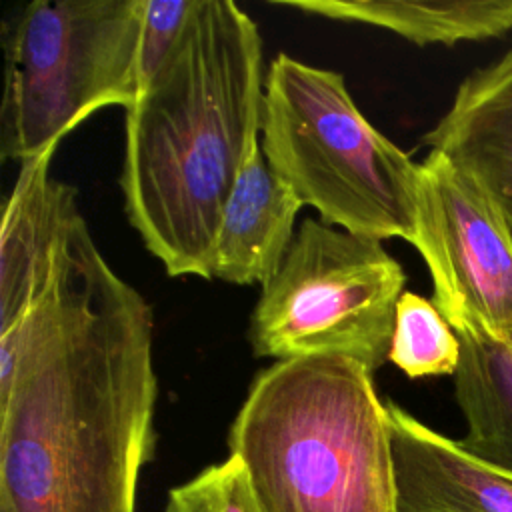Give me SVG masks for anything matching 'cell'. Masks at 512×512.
<instances>
[{
    "mask_svg": "<svg viewBox=\"0 0 512 512\" xmlns=\"http://www.w3.org/2000/svg\"><path fill=\"white\" fill-rule=\"evenodd\" d=\"M146 298L80 218L30 312L0 334V512H134L158 378Z\"/></svg>",
    "mask_w": 512,
    "mask_h": 512,
    "instance_id": "1",
    "label": "cell"
},
{
    "mask_svg": "<svg viewBox=\"0 0 512 512\" xmlns=\"http://www.w3.org/2000/svg\"><path fill=\"white\" fill-rule=\"evenodd\" d=\"M262 38L232 0H198L124 120V210L168 276L212 278L218 228L260 146Z\"/></svg>",
    "mask_w": 512,
    "mask_h": 512,
    "instance_id": "2",
    "label": "cell"
},
{
    "mask_svg": "<svg viewBox=\"0 0 512 512\" xmlns=\"http://www.w3.org/2000/svg\"><path fill=\"white\" fill-rule=\"evenodd\" d=\"M230 456L264 512H398L388 408L360 362L278 360L250 384Z\"/></svg>",
    "mask_w": 512,
    "mask_h": 512,
    "instance_id": "3",
    "label": "cell"
},
{
    "mask_svg": "<svg viewBox=\"0 0 512 512\" xmlns=\"http://www.w3.org/2000/svg\"><path fill=\"white\" fill-rule=\"evenodd\" d=\"M260 134L268 166L324 224L416 248L420 164L368 122L340 72L278 54Z\"/></svg>",
    "mask_w": 512,
    "mask_h": 512,
    "instance_id": "4",
    "label": "cell"
},
{
    "mask_svg": "<svg viewBox=\"0 0 512 512\" xmlns=\"http://www.w3.org/2000/svg\"><path fill=\"white\" fill-rule=\"evenodd\" d=\"M144 0H34L4 24L0 154L26 162L90 114L134 106Z\"/></svg>",
    "mask_w": 512,
    "mask_h": 512,
    "instance_id": "5",
    "label": "cell"
},
{
    "mask_svg": "<svg viewBox=\"0 0 512 512\" xmlns=\"http://www.w3.org/2000/svg\"><path fill=\"white\" fill-rule=\"evenodd\" d=\"M406 274L382 240L306 218L250 318L258 358L348 356L370 372L390 354Z\"/></svg>",
    "mask_w": 512,
    "mask_h": 512,
    "instance_id": "6",
    "label": "cell"
},
{
    "mask_svg": "<svg viewBox=\"0 0 512 512\" xmlns=\"http://www.w3.org/2000/svg\"><path fill=\"white\" fill-rule=\"evenodd\" d=\"M418 244L454 328L512 346V238L494 198L446 154L420 162Z\"/></svg>",
    "mask_w": 512,
    "mask_h": 512,
    "instance_id": "7",
    "label": "cell"
},
{
    "mask_svg": "<svg viewBox=\"0 0 512 512\" xmlns=\"http://www.w3.org/2000/svg\"><path fill=\"white\" fill-rule=\"evenodd\" d=\"M54 150L20 164L2 210L0 334L14 328L50 284L74 224L76 190L50 174Z\"/></svg>",
    "mask_w": 512,
    "mask_h": 512,
    "instance_id": "8",
    "label": "cell"
},
{
    "mask_svg": "<svg viewBox=\"0 0 512 512\" xmlns=\"http://www.w3.org/2000/svg\"><path fill=\"white\" fill-rule=\"evenodd\" d=\"M398 512H512V476L386 402Z\"/></svg>",
    "mask_w": 512,
    "mask_h": 512,
    "instance_id": "9",
    "label": "cell"
},
{
    "mask_svg": "<svg viewBox=\"0 0 512 512\" xmlns=\"http://www.w3.org/2000/svg\"><path fill=\"white\" fill-rule=\"evenodd\" d=\"M302 206L294 190L268 166L260 144L246 160L226 204L212 254V278L266 286L290 250Z\"/></svg>",
    "mask_w": 512,
    "mask_h": 512,
    "instance_id": "10",
    "label": "cell"
},
{
    "mask_svg": "<svg viewBox=\"0 0 512 512\" xmlns=\"http://www.w3.org/2000/svg\"><path fill=\"white\" fill-rule=\"evenodd\" d=\"M422 142L470 174L498 206L512 196V50L460 82Z\"/></svg>",
    "mask_w": 512,
    "mask_h": 512,
    "instance_id": "11",
    "label": "cell"
},
{
    "mask_svg": "<svg viewBox=\"0 0 512 512\" xmlns=\"http://www.w3.org/2000/svg\"><path fill=\"white\" fill-rule=\"evenodd\" d=\"M274 6L388 28L418 44L452 46L512 30V0H274Z\"/></svg>",
    "mask_w": 512,
    "mask_h": 512,
    "instance_id": "12",
    "label": "cell"
},
{
    "mask_svg": "<svg viewBox=\"0 0 512 512\" xmlns=\"http://www.w3.org/2000/svg\"><path fill=\"white\" fill-rule=\"evenodd\" d=\"M460 362L454 398L466 422L460 448L512 476V346L474 332H456Z\"/></svg>",
    "mask_w": 512,
    "mask_h": 512,
    "instance_id": "13",
    "label": "cell"
},
{
    "mask_svg": "<svg viewBox=\"0 0 512 512\" xmlns=\"http://www.w3.org/2000/svg\"><path fill=\"white\" fill-rule=\"evenodd\" d=\"M388 360L410 378L454 374L460 338L432 300L406 290L396 306Z\"/></svg>",
    "mask_w": 512,
    "mask_h": 512,
    "instance_id": "14",
    "label": "cell"
},
{
    "mask_svg": "<svg viewBox=\"0 0 512 512\" xmlns=\"http://www.w3.org/2000/svg\"><path fill=\"white\" fill-rule=\"evenodd\" d=\"M166 512H264L236 456L204 468L168 492Z\"/></svg>",
    "mask_w": 512,
    "mask_h": 512,
    "instance_id": "15",
    "label": "cell"
},
{
    "mask_svg": "<svg viewBox=\"0 0 512 512\" xmlns=\"http://www.w3.org/2000/svg\"><path fill=\"white\" fill-rule=\"evenodd\" d=\"M198 0H144L138 46L140 92L158 74L182 38Z\"/></svg>",
    "mask_w": 512,
    "mask_h": 512,
    "instance_id": "16",
    "label": "cell"
},
{
    "mask_svg": "<svg viewBox=\"0 0 512 512\" xmlns=\"http://www.w3.org/2000/svg\"><path fill=\"white\" fill-rule=\"evenodd\" d=\"M502 214H504V220H506V226H508V232H510V238H512V196L500 206Z\"/></svg>",
    "mask_w": 512,
    "mask_h": 512,
    "instance_id": "17",
    "label": "cell"
}]
</instances>
